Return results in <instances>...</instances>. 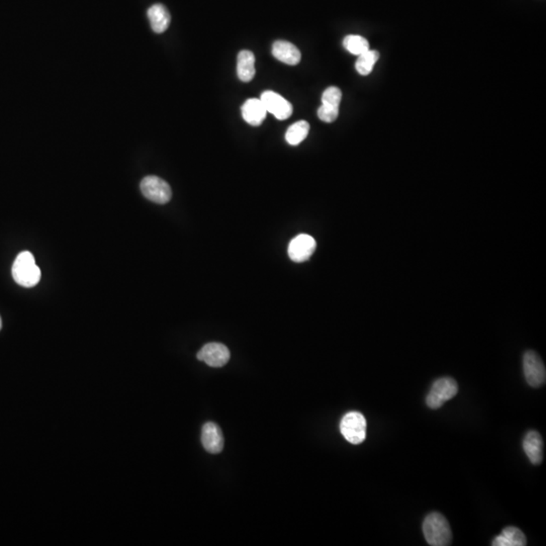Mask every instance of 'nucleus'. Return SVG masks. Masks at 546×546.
Masks as SVG:
<instances>
[{
	"label": "nucleus",
	"instance_id": "obj_18",
	"mask_svg": "<svg viewBox=\"0 0 546 546\" xmlns=\"http://www.w3.org/2000/svg\"><path fill=\"white\" fill-rule=\"evenodd\" d=\"M378 59H380V53L377 51L369 50L363 54L359 55L356 63V68L358 73L362 76L371 74Z\"/></svg>",
	"mask_w": 546,
	"mask_h": 546
},
{
	"label": "nucleus",
	"instance_id": "obj_5",
	"mask_svg": "<svg viewBox=\"0 0 546 546\" xmlns=\"http://www.w3.org/2000/svg\"><path fill=\"white\" fill-rule=\"evenodd\" d=\"M140 188L144 197L153 203L164 205L171 199L172 191L169 184L157 176H146L142 180Z\"/></svg>",
	"mask_w": 546,
	"mask_h": 546
},
{
	"label": "nucleus",
	"instance_id": "obj_20",
	"mask_svg": "<svg viewBox=\"0 0 546 546\" xmlns=\"http://www.w3.org/2000/svg\"><path fill=\"white\" fill-rule=\"evenodd\" d=\"M342 92L336 86L328 87L322 95V105L339 108Z\"/></svg>",
	"mask_w": 546,
	"mask_h": 546
},
{
	"label": "nucleus",
	"instance_id": "obj_12",
	"mask_svg": "<svg viewBox=\"0 0 546 546\" xmlns=\"http://www.w3.org/2000/svg\"><path fill=\"white\" fill-rule=\"evenodd\" d=\"M273 55L274 58L280 62L288 65H297L301 59V52L292 42L286 41H276L273 45Z\"/></svg>",
	"mask_w": 546,
	"mask_h": 546
},
{
	"label": "nucleus",
	"instance_id": "obj_17",
	"mask_svg": "<svg viewBox=\"0 0 546 546\" xmlns=\"http://www.w3.org/2000/svg\"><path fill=\"white\" fill-rule=\"evenodd\" d=\"M310 132L309 123L306 121H299L288 127L286 134V140L290 145L297 146L301 144Z\"/></svg>",
	"mask_w": 546,
	"mask_h": 546
},
{
	"label": "nucleus",
	"instance_id": "obj_8",
	"mask_svg": "<svg viewBox=\"0 0 546 546\" xmlns=\"http://www.w3.org/2000/svg\"><path fill=\"white\" fill-rule=\"evenodd\" d=\"M262 101L267 112L273 114L277 120H286L293 114V106L284 97L273 91H265L261 95Z\"/></svg>",
	"mask_w": 546,
	"mask_h": 546
},
{
	"label": "nucleus",
	"instance_id": "obj_6",
	"mask_svg": "<svg viewBox=\"0 0 546 546\" xmlns=\"http://www.w3.org/2000/svg\"><path fill=\"white\" fill-rule=\"evenodd\" d=\"M523 371L527 384L532 388H539L545 384V367L536 352L531 350L525 352L523 356Z\"/></svg>",
	"mask_w": 546,
	"mask_h": 546
},
{
	"label": "nucleus",
	"instance_id": "obj_21",
	"mask_svg": "<svg viewBox=\"0 0 546 546\" xmlns=\"http://www.w3.org/2000/svg\"><path fill=\"white\" fill-rule=\"evenodd\" d=\"M339 116V108L322 105L319 108L318 116L325 123H333Z\"/></svg>",
	"mask_w": 546,
	"mask_h": 546
},
{
	"label": "nucleus",
	"instance_id": "obj_7",
	"mask_svg": "<svg viewBox=\"0 0 546 546\" xmlns=\"http://www.w3.org/2000/svg\"><path fill=\"white\" fill-rule=\"evenodd\" d=\"M316 247V240L312 236L301 234L290 241L288 256L295 262H305L314 254Z\"/></svg>",
	"mask_w": 546,
	"mask_h": 546
},
{
	"label": "nucleus",
	"instance_id": "obj_9",
	"mask_svg": "<svg viewBox=\"0 0 546 546\" xmlns=\"http://www.w3.org/2000/svg\"><path fill=\"white\" fill-rule=\"evenodd\" d=\"M230 351L226 346L221 343H209L203 346L199 353L197 359L212 367H222L230 360Z\"/></svg>",
	"mask_w": 546,
	"mask_h": 546
},
{
	"label": "nucleus",
	"instance_id": "obj_3",
	"mask_svg": "<svg viewBox=\"0 0 546 546\" xmlns=\"http://www.w3.org/2000/svg\"><path fill=\"white\" fill-rule=\"evenodd\" d=\"M340 431L344 438L354 445L362 443L367 438V420L359 412H349L342 418Z\"/></svg>",
	"mask_w": 546,
	"mask_h": 546
},
{
	"label": "nucleus",
	"instance_id": "obj_22",
	"mask_svg": "<svg viewBox=\"0 0 546 546\" xmlns=\"http://www.w3.org/2000/svg\"><path fill=\"white\" fill-rule=\"evenodd\" d=\"M1 328H2V320L1 318H0V330H1Z\"/></svg>",
	"mask_w": 546,
	"mask_h": 546
},
{
	"label": "nucleus",
	"instance_id": "obj_10",
	"mask_svg": "<svg viewBox=\"0 0 546 546\" xmlns=\"http://www.w3.org/2000/svg\"><path fill=\"white\" fill-rule=\"evenodd\" d=\"M201 443L208 452L212 454H220L224 448V435L218 425L208 422L201 430Z\"/></svg>",
	"mask_w": 546,
	"mask_h": 546
},
{
	"label": "nucleus",
	"instance_id": "obj_11",
	"mask_svg": "<svg viewBox=\"0 0 546 546\" xmlns=\"http://www.w3.org/2000/svg\"><path fill=\"white\" fill-rule=\"evenodd\" d=\"M523 449L532 464H539L543 460V440L536 431H529L524 437Z\"/></svg>",
	"mask_w": 546,
	"mask_h": 546
},
{
	"label": "nucleus",
	"instance_id": "obj_4",
	"mask_svg": "<svg viewBox=\"0 0 546 546\" xmlns=\"http://www.w3.org/2000/svg\"><path fill=\"white\" fill-rule=\"evenodd\" d=\"M458 384L454 378L442 377L435 380L430 393L426 398V404L430 409L436 410L442 407L445 401L458 395Z\"/></svg>",
	"mask_w": 546,
	"mask_h": 546
},
{
	"label": "nucleus",
	"instance_id": "obj_14",
	"mask_svg": "<svg viewBox=\"0 0 546 546\" xmlns=\"http://www.w3.org/2000/svg\"><path fill=\"white\" fill-rule=\"evenodd\" d=\"M148 18L151 27L157 34H162L169 29L171 16L169 10L163 4L157 3L148 10Z\"/></svg>",
	"mask_w": 546,
	"mask_h": 546
},
{
	"label": "nucleus",
	"instance_id": "obj_15",
	"mask_svg": "<svg viewBox=\"0 0 546 546\" xmlns=\"http://www.w3.org/2000/svg\"><path fill=\"white\" fill-rule=\"evenodd\" d=\"M493 546H525V534L517 527H506L500 535L493 541Z\"/></svg>",
	"mask_w": 546,
	"mask_h": 546
},
{
	"label": "nucleus",
	"instance_id": "obj_13",
	"mask_svg": "<svg viewBox=\"0 0 546 546\" xmlns=\"http://www.w3.org/2000/svg\"><path fill=\"white\" fill-rule=\"evenodd\" d=\"M241 110L244 120L251 126H259L266 118L267 110L260 99H248Z\"/></svg>",
	"mask_w": 546,
	"mask_h": 546
},
{
	"label": "nucleus",
	"instance_id": "obj_2",
	"mask_svg": "<svg viewBox=\"0 0 546 546\" xmlns=\"http://www.w3.org/2000/svg\"><path fill=\"white\" fill-rule=\"evenodd\" d=\"M423 533L429 545L447 546L451 543V529L447 519L440 513L434 512L425 518Z\"/></svg>",
	"mask_w": 546,
	"mask_h": 546
},
{
	"label": "nucleus",
	"instance_id": "obj_16",
	"mask_svg": "<svg viewBox=\"0 0 546 546\" xmlns=\"http://www.w3.org/2000/svg\"><path fill=\"white\" fill-rule=\"evenodd\" d=\"M237 74L241 82H251L255 76V56L250 51H241L238 55Z\"/></svg>",
	"mask_w": 546,
	"mask_h": 546
},
{
	"label": "nucleus",
	"instance_id": "obj_1",
	"mask_svg": "<svg viewBox=\"0 0 546 546\" xmlns=\"http://www.w3.org/2000/svg\"><path fill=\"white\" fill-rule=\"evenodd\" d=\"M12 277L23 288H33L41 280V271L36 264L35 257L29 251L20 253L12 265Z\"/></svg>",
	"mask_w": 546,
	"mask_h": 546
},
{
	"label": "nucleus",
	"instance_id": "obj_19",
	"mask_svg": "<svg viewBox=\"0 0 546 546\" xmlns=\"http://www.w3.org/2000/svg\"><path fill=\"white\" fill-rule=\"evenodd\" d=\"M344 48L353 55L363 54L369 50V42L365 38L358 35H349L343 41Z\"/></svg>",
	"mask_w": 546,
	"mask_h": 546
}]
</instances>
